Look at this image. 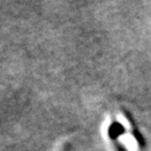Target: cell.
I'll return each instance as SVG.
<instances>
[{
    "instance_id": "6da1fadb",
    "label": "cell",
    "mask_w": 151,
    "mask_h": 151,
    "mask_svg": "<svg viewBox=\"0 0 151 151\" xmlns=\"http://www.w3.org/2000/svg\"><path fill=\"white\" fill-rule=\"evenodd\" d=\"M108 133H109V137L112 140H116L119 137H121L122 134L125 133V129H124V127L122 124L115 121L113 123H111V125L109 127Z\"/></svg>"
},
{
    "instance_id": "7a4b0ae2",
    "label": "cell",
    "mask_w": 151,
    "mask_h": 151,
    "mask_svg": "<svg viewBox=\"0 0 151 151\" xmlns=\"http://www.w3.org/2000/svg\"><path fill=\"white\" fill-rule=\"evenodd\" d=\"M133 137H134V139L137 140V142H138V145L141 147V148H143L145 147V145H146V142H145V138L142 137V134H141V132L139 131V130H133Z\"/></svg>"
}]
</instances>
